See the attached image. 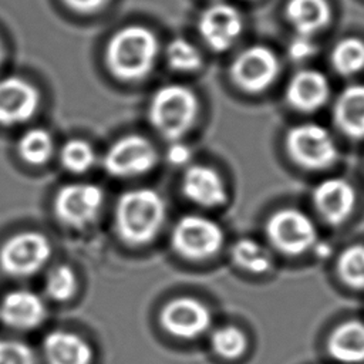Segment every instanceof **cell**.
<instances>
[{
  "label": "cell",
  "instance_id": "cell-28",
  "mask_svg": "<svg viewBox=\"0 0 364 364\" xmlns=\"http://www.w3.org/2000/svg\"><path fill=\"white\" fill-rule=\"evenodd\" d=\"M60 162L64 169L73 173H82L92 168L95 151L84 139H70L60 151Z\"/></svg>",
  "mask_w": 364,
  "mask_h": 364
},
{
  "label": "cell",
  "instance_id": "cell-9",
  "mask_svg": "<svg viewBox=\"0 0 364 364\" xmlns=\"http://www.w3.org/2000/svg\"><path fill=\"white\" fill-rule=\"evenodd\" d=\"M51 245L38 232L27 230L9 237L0 247V267L14 277L37 273L50 259Z\"/></svg>",
  "mask_w": 364,
  "mask_h": 364
},
{
  "label": "cell",
  "instance_id": "cell-2",
  "mask_svg": "<svg viewBox=\"0 0 364 364\" xmlns=\"http://www.w3.org/2000/svg\"><path fill=\"white\" fill-rule=\"evenodd\" d=\"M159 44L155 34L138 24L119 28L105 48L109 73L121 81H141L154 68Z\"/></svg>",
  "mask_w": 364,
  "mask_h": 364
},
{
  "label": "cell",
  "instance_id": "cell-5",
  "mask_svg": "<svg viewBox=\"0 0 364 364\" xmlns=\"http://www.w3.org/2000/svg\"><path fill=\"white\" fill-rule=\"evenodd\" d=\"M264 235L270 247L289 257L307 253L318 240L314 220L301 209L291 206L279 208L269 215Z\"/></svg>",
  "mask_w": 364,
  "mask_h": 364
},
{
  "label": "cell",
  "instance_id": "cell-7",
  "mask_svg": "<svg viewBox=\"0 0 364 364\" xmlns=\"http://www.w3.org/2000/svg\"><path fill=\"white\" fill-rule=\"evenodd\" d=\"M159 161L155 145L145 136L129 134L117 139L104 154L102 165L114 178H136L151 172Z\"/></svg>",
  "mask_w": 364,
  "mask_h": 364
},
{
  "label": "cell",
  "instance_id": "cell-25",
  "mask_svg": "<svg viewBox=\"0 0 364 364\" xmlns=\"http://www.w3.org/2000/svg\"><path fill=\"white\" fill-rule=\"evenodd\" d=\"M330 63L334 71L343 77H350L364 70V41L357 37L340 40L331 51Z\"/></svg>",
  "mask_w": 364,
  "mask_h": 364
},
{
  "label": "cell",
  "instance_id": "cell-14",
  "mask_svg": "<svg viewBox=\"0 0 364 364\" xmlns=\"http://www.w3.org/2000/svg\"><path fill=\"white\" fill-rule=\"evenodd\" d=\"M243 28L242 16L236 7L216 3L205 9L198 20L202 40L213 51H226L237 40Z\"/></svg>",
  "mask_w": 364,
  "mask_h": 364
},
{
  "label": "cell",
  "instance_id": "cell-29",
  "mask_svg": "<svg viewBox=\"0 0 364 364\" xmlns=\"http://www.w3.org/2000/svg\"><path fill=\"white\" fill-rule=\"evenodd\" d=\"M44 289L47 296L55 301H67L77 291V276L67 264L51 269L46 277Z\"/></svg>",
  "mask_w": 364,
  "mask_h": 364
},
{
  "label": "cell",
  "instance_id": "cell-6",
  "mask_svg": "<svg viewBox=\"0 0 364 364\" xmlns=\"http://www.w3.org/2000/svg\"><path fill=\"white\" fill-rule=\"evenodd\" d=\"M225 245L222 226L203 215L181 216L171 230V247L182 259L202 262L216 256Z\"/></svg>",
  "mask_w": 364,
  "mask_h": 364
},
{
  "label": "cell",
  "instance_id": "cell-13",
  "mask_svg": "<svg viewBox=\"0 0 364 364\" xmlns=\"http://www.w3.org/2000/svg\"><path fill=\"white\" fill-rule=\"evenodd\" d=\"M181 192L191 203L215 209L228 202V186L222 175L210 165L189 164L181 178Z\"/></svg>",
  "mask_w": 364,
  "mask_h": 364
},
{
  "label": "cell",
  "instance_id": "cell-27",
  "mask_svg": "<svg viewBox=\"0 0 364 364\" xmlns=\"http://www.w3.org/2000/svg\"><path fill=\"white\" fill-rule=\"evenodd\" d=\"M168 65L179 73H195L202 67L200 51L186 38H173L166 47Z\"/></svg>",
  "mask_w": 364,
  "mask_h": 364
},
{
  "label": "cell",
  "instance_id": "cell-31",
  "mask_svg": "<svg viewBox=\"0 0 364 364\" xmlns=\"http://www.w3.org/2000/svg\"><path fill=\"white\" fill-rule=\"evenodd\" d=\"M316 50L317 47L313 41V37L303 36V34H296L287 46L289 57L297 63L309 60L316 53Z\"/></svg>",
  "mask_w": 364,
  "mask_h": 364
},
{
  "label": "cell",
  "instance_id": "cell-17",
  "mask_svg": "<svg viewBox=\"0 0 364 364\" xmlns=\"http://www.w3.org/2000/svg\"><path fill=\"white\" fill-rule=\"evenodd\" d=\"M46 318L44 301L30 290H13L0 303V320L16 330H31Z\"/></svg>",
  "mask_w": 364,
  "mask_h": 364
},
{
  "label": "cell",
  "instance_id": "cell-10",
  "mask_svg": "<svg viewBox=\"0 0 364 364\" xmlns=\"http://www.w3.org/2000/svg\"><path fill=\"white\" fill-rule=\"evenodd\" d=\"M159 326L179 340H195L212 326V311L196 297L181 296L168 300L159 310Z\"/></svg>",
  "mask_w": 364,
  "mask_h": 364
},
{
  "label": "cell",
  "instance_id": "cell-34",
  "mask_svg": "<svg viewBox=\"0 0 364 364\" xmlns=\"http://www.w3.org/2000/svg\"><path fill=\"white\" fill-rule=\"evenodd\" d=\"M3 58V47H1V43H0V61Z\"/></svg>",
  "mask_w": 364,
  "mask_h": 364
},
{
  "label": "cell",
  "instance_id": "cell-22",
  "mask_svg": "<svg viewBox=\"0 0 364 364\" xmlns=\"http://www.w3.org/2000/svg\"><path fill=\"white\" fill-rule=\"evenodd\" d=\"M229 256L236 267L250 274H266L274 264L270 249L252 237L235 240L229 249Z\"/></svg>",
  "mask_w": 364,
  "mask_h": 364
},
{
  "label": "cell",
  "instance_id": "cell-20",
  "mask_svg": "<svg viewBox=\"0 0 364 364\" xmlns=\"http://www.w3.org/2000/svg\"><path fill=\"white\" fill-rule=\"evenodd\" d=\"M43 353L47 364H91L92 348L78 334L55 330L46 336Z\"/></svg>",
  "mask_w": 364,
  "mask_h": 364
},
{
  "label": "cell",
  "instance_id": "cell-18",
  "mask_svg": "<svg viewBox=\"0 0 364 364\" xmlns=\"http://www.w3.org/2000/svg\"><path fill=\"white\" fill-rule=\"evenodd\" d=\"M333 124L348 139H364V84H351L338 92L331 108Z\"/></svg>",
  "mask_w": 364,
  "mask_h": 364
},
{
  "label": "cell",
  "instance_id": "cell-19",
  "mask_svg": "<svg viewBox=\"0 0 364 364\" xmlns=\"http://www.w3.org/2000/svg\"><path fill=\"white\" fill-rule=\"evenodd\" d=\"M326 353L340 364H363L364 321L346 320L333 327L326 338Z\"/></svg>",
  "mask_w": 364,
  "mask_h": 364
},
{
  "label": "cell",
  "instance_id": "cell-32",
  "mask_svg": "<svg viewBox=\"0 0 364 364\" xmlns=\"http://www.w3.org/2000/svg\"><path fill=\"white\" fill-rule=\"evenodd\" d=\"M171 145L166 149V159L173 166H183L188 165L191 161V149L182 141L169 142Z\"/></svg>",
  "mask_w": 364,
  "mask_h": 364
},
{
  "label": "cell",
  "instance_id": "cell-15",
  "mask_svg": "<svg viewBox=\"0 0 364 364\" xmlns=\"http://www.w3.org/2000/svg\"><path fill=\"white\" fill-rule=\"evenodd\" d=\"M40 94L28 81L18 77L0 80V125L27 122L38 109Z\"/></svg>",
  "mask_w": 364,
  "mask_h": 364
},
{
  "label": "cell",
  "instance_id": "cell-3",
  "mask_svg": "<svg viewBox=\"0 0 364 364\" xmlns=\"http://www.w3.org/2000/svg\"><path fill=\"white\" fill-rule=\"evenodd\" d=\"M199 109V98L192 88L178 82L165 84L149 100L148 121L164 139L182 141L195 127Z\"/></svg>",
  "mask_w": 364,
  "mask_h": 364
},
{
  "label": "cell",
  "instance_id": "cell-30",
  "mask_svg": "<svg viewBox=\"0 0 364 364\" xmlns=\"http://www.w3.org/2000/svg\"><path fill=\"white\" fill-rule=\"evenodd\" d=\"M0 364H36V357L21 341L0 340Z\"/></svg>",
  "mask_w": 364,
  "mask_h": 364
},
{
  "label": "cell",
  "instance_id": "cell-26",
  "mask_svg": "<svg viewBox=\"0 0 364 364\" xmlns=\"http://www.w3.org/2000/svg\"><path fill=\"white\" fill-rule=\"evenodd\" d=\"M53 136L43 128H31L26 131L17 142V154L28 165L46 164L53 155Z\"/></svg>",
  "mask_w": 364,
  "mask_h": 364
},
{
  "label": "cell",
  "instance_id": "cell-23",
  "mask_svg": "<svg viewBox=\"0 0 364 364\" xmlns=\"http://www.w3.org/2000/svg\"><path fill=\"white\" fill-rule=\"evenodd\" d=\"M209 346L212 353L220 360L236 361L246 354L249 338L242 328L228 324L220 326L210 333Z\"/></svg>",
  "mask_w": 364,
  "mask_h": 364
},
{
  "label": "cell",
  "instance_id": "cell-11",
  "mask_svg": "<svg viewBox=\"0 0 364 364\" xmlns=\"http://www.w3.org/2000/svg\"><path fill=\"white\" fill-rule=\"evenodd\" d=\"M102 202L104 193L97 185L70 183L57 191L53 209L61 223L71 228H84L98 216Z\"/></svg>",
  "mask_w": 364,
  "mask_h": 364
},
{
  "label": "cell",
  "instance_id": "cell-24",
  "mask_svg": "<svg viewBox=\"0 0 364 364\" xmlns=\"http://www.w3.org/2000/svg\"><path fill=\"white\" fill-rule=\"evenodd\" d=\"M336 273L348 289L364 290V243H351L338 253Z\"/></svg>",
  "mask_w": 364,
  "mask_h": 364
},
{
  "label": "cell",
  "instance_id": "cell-16",
  "mask_svg": "<svg viewBox=\"0 0 364 364\" xmlns=\"http://www.w3.org/2000/svg\"><path fill=\"white\" fill-rule=\"evenodd\" d=\"M330 98V82L327 77L313 68L294 73L287 81L284 101L299 112L311 114L323 108Z\"/></svg>",
  "mask_w": 364,
  "mask_h": 364
},
{
  "label": "cell",
  "instance_id": "cell-8",
  "mask_svg": "<svg viewBox=\"0 0 364 364\" xmlns=\"http://www.w3.org/2000/svg\"><path fill=\"white\" fill-rule=\"evenodd\" d=\"M280 73L276 53L266 46H250L242 50L232 61L229 75L233 84L247 94L266 91Z\"/></svg>",
  "mask_w": 364,
  "mask_h": 364
},
{
  "label": "cell",
  "instance_id": "cell-12",
  "mask_svg": "<svg viewBox=\"0 0 364 364\" xmlns=\"http://www.w3.org/2000/svg\"><path fill=\"white\" fill-rule=\"evenodd\" d=\"M311 203L320 219L330 226L347 222L357 205V191L340 176L324 178L311 191Z\"/></svg>",
  "mask_w": 364,
  "mask_h": 364
},
{
  "label": "cell",
  "instance_id": "cell-21",
  "mask_svg": "<svg viewBox=\"0 0 364 364\" xmlns=\"http://www.w3.org/2000/svg\"><path fill=\"white\" fill-rule=\"evenodd\" d=\"M284 14L296 34L313 37L328 24L331 11L327 0H289Z\"/></svg>",
  "mask_w": 364,
  "mask_h": 364
},
{
  "label": "cell",
  "instance_id": "cell-33",
  "mask_svg": "<svg viewBox=\"0 0 364 364\" xmlns=\"http://www.w3.org/2000/svg\"><path fill=\"white\" fill-rule=\"evenodd\" d=\"M65 6L78 13H92L101 9L107 0H63Z\"/></svg>",
  "mask_w": 364,
  "mask_h": 364
},
{
  "label": "cell",
  "instance_id": "cell-1",
  "mask_svg": "<svg viewBox=\"0 0 364 364\" xmlns=\"http://www.w3.org/2000/svg\"><path fill=\"white\" fill-rule=\"evenodd\" d=\"M166 220V203L152 188H135L119 195L114 209L118 237L129 246L151 243Z\"/></svg>",
  "mask_w": 364,
  "mask_h": 364
},
{
  "label": "cell",
  "instance_id": "cell-4",
  "mask_svg": "<svg viewBox=\"0 0 364 364\" xmlns=\"http://www.w3.org/2000/svg\"><path fill=\"white\" fill-rule=\"evenodd\" d=\"M284 151L290 161L306 171H326L336 165L340 149L327 128L316 122H301L287 129Z\"/></svg>",
  "mask_w": 364,
  "mask_h": 364
}]
</instances>
